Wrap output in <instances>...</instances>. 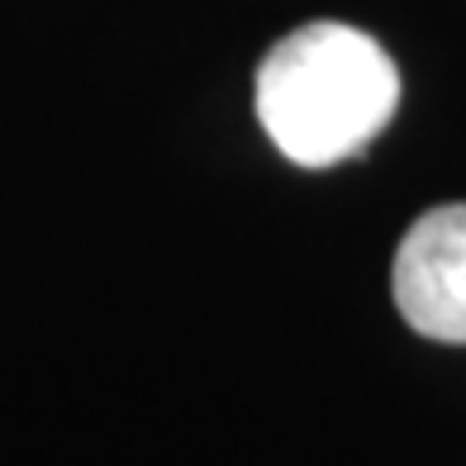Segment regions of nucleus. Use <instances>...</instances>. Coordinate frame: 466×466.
Instances as JSON below:
<instances>
[{"instance_id": "nucleus-1", "label": "nucleus", "mask_w": 466, "mask_h": 466, "mask_svg": "<svg viewBox=\"0 0 466 466\" xmlns=\"http://www.w3.org/2000/svg\"><path fill=\"white\" fill-rule=\"evenodd\" d=\"M258 119L295 167L357 157L400 105V72L371 34L314 19L286 34L258 67Z\"/></svg>"}, {"instance_id": "nucleus-2", "label": "nucleus", "mask_w": 466, "mask_h": 466, "mask_svg": "<svg viewBox=\"0 0 466 466\" xmlns=\"http://www.w3.org/2000/svg\"><path fill=\"white\" fill-rule=\"evenodd\" d=\"M390 295L433 343H466V200L419 215L395 248Z\"/></svg>"}]
</instances>
